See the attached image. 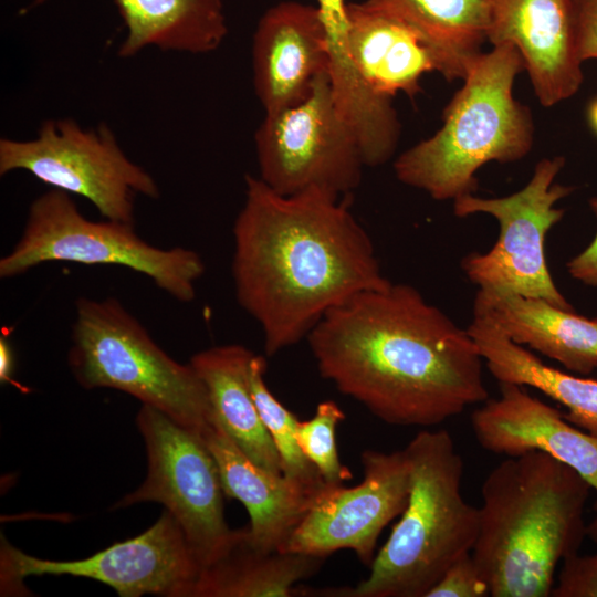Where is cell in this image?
Returning <instances> with one entry per match:
<instances>
[{
  "label": "cell",
  "instance_id": "7a4b0ae2",
  "mask_svg": "<svg viewBox=\"0 0 597 597\" xmlns=\"http://www.w3.org/2000/svg\"><path fill=\"white\" fill-rule=\"evenodd\" d=\"M232 232L235 297L260 325L268 356L355 294L390 284L347 205L320 190L283 196L247 175Z\"/></svg>",
  "mask_w": 597,
  "mask_h": 597
},
{
  "label": "cell",
  "instance_id": "d6986e66",
  "mask_svg": "<svg viewBox=\"0 0 597 597\" xmlns=\"http://www.w3.org/2000/svg\"><path fill=\"white\" fill-rule=\"evenodd\" d=\"M348 46L364 83L392 100L399 93L413 100L420 80L437 72L434 59L420 36L399 19L363 2H348Z\"/></svg>",
  "mask_w": 597,
  "mask_h": 597
},
{
  "label": "cell",
  "instance_id": "277c9868",
  "mask_svg": "<svg viewBox=\"0 0 597 597\" xmlns=\"http://www.w3.org/2000/svg\"><path fill=\"white\" fill-rule=\"evenodd\" d=\"M410 491L400 520L355 587L334 597H426L444 572L471 553L479 510L462 494L463 460L444 429L419 431L404 448Z\"/></svg>",
  "mask_w": 597,
  "mask_h": 597
},
{
  "label": "cell",
  "instance_id": "603a6c76",
  "mask_svg": "<svg viewBox=\"0 0 597 597\" xmlns=\"http://www.w3.org/2000/svg\"><path fill=\"white\" fill-rule=\"evenodd\" d=\"M410 27L447 81L463 80L488 41L486 0H365Z\"/></svg>",
  "mask_w": 597,
  "mask_h": 597
},
{
  "label": "cell",
  "instance_id": "9c48e42d",
  "mask_svg": "<svg viewBox=\"0 0 597 597\" xmlns=\"http://www.w3.org/2000/svg\"><path fill=\"white\" fill-rule=\"evenodd\" d=\"M564 165L563 156L541 159L526 186L506 197L470 193L453 200L457 217L488 213L500 224L490 251L467 254L461 261L463 273L479 290L540 297L575 311L554 284L544 251L547 232L565 212L555 203L573 191L554 184Z\"/></svg>",
  "mask_w": 597,
  "mask_h": 597
},
{
  "label": "cell",
  "instance_id": "52a82bcc",
  "mask_svg": "<svg viewBox=\"0 0 597 597\" xmlns=\"http://www.w3.org/2000/svg\"><path fill=\"white\" fill-rule=\"evenodd\" d=\"M121 265L150 279L179 302H191L205 263L182 247L161 249L143 240L134 224L84 217L70 193L50 189L30 205L22 234L0 260V276L24 274L43 263Z\"/></svg>",
  "mask_w": 597,
  "mask_h": 597
},
{
  "label": "cell",
  "instance_id": "ba28073f",
  "mask_svg": "<svg viewBox=\"0 0 597 597\" xmlns=\"http://www.w3.org/2000/svg\"><path fill=\"white\" fill-rule=\"evenodd\" d=\"M15 170L84 197L105 219L125 223L134 224L136 196L160 195L156 180L127 157L105 123L83 128L73 118H51L32 139L2 137L0 175Z\"/></svg>",
  "mask_w": 597,
  "mask_h": 597
},
{
  "label": "cell",
  "instance_id": "9a60e30c",
  "mask_svg": "<svg viewBox=\"0 0 597 597\" xmlns=\"http://www.w3.org/2000/svg\"><path fill=\"white\" fill-rule=\"evenodd\" d=\"M253 87L274 113L303 101L328 72L327 38L316 6L281 1L260 18L251 46Z\"/></svg>",
  "mask_w": 597,
  "mask_h": 597
},
{
  "label": "cell",
  "instance_id": "e0dca14e",
  "mask_svg": "<svg viewBox=\"0 0 597 597\" xmlns=\"http://www.w3.org/2000/svg\"><path fill=\"white\" fill-rule=\"evenodd\" d=\"M202 439L217 462L224 494L249 514L250 543L263 552L282 551L321 490L255 464L212 417Z\"/></svg>",
  "mask_w": 597,
  "mask_h": 597
},
{
  "label": "cell",
  "instance_id": "ac0fdd59",
  "mask_svg": "<svg viewBox=\"0 0 597 597\" xmlns=\"http://www.w3.org/2000/svg\"><path fill=\"white\" fill-rule=\"evenodd\" d=\"M473 312L489 317L515 344L527 345L569 371L588 375L597 368V317L544 298L486 290L476 292Z\"/></svg>",
  "mask_w": 597,
  "mask_h": 597
},
{
  "label": "cell",
  "instance_id": "4fadbf2b",
  "mask_svg": "<svg viewBox=\"0 0 597 597\" xmlns=\"http://www.w3.org/2000/svg\"><path fill=\"white\" fill-rule=\"evenodd\" d=\"M363 481L352 488L326 484L282 551L326 558L353 551L364 565L375 557L383 530L405 510L410 470L404 449L362 452Z\"/></svg>",
  "mask_w": 597,
  "mask_h": 597
},
{
  "label": "cell",
  "instance_id": "5b68a950",
  "mask_svg": "<svg viewBox=\"0 0 597 597\" xmlns=\"http://www.w3.org/2000/svg\"><path fill=\"white\" fill-rule=\"evenodd\" d=\"M522 71L523 59L511 44L482 52L443 109L442 126L396 158L397 179L434 200H455L478 189L475 172L483 165L526 156L533 146V119L513 96Z\"/></svg>",
  "mask_w": 597,
  "mask_h": 597
},
{
  "label": "cell",
  "instance_id": "83f0119b",
  "mask_svg": "<svg viewBox=\"0 0 597 597\" xmlns=\"http://www.w3.org/2000/svg\"><path fill=\"white\" fill-rule=\"evenodd\" d=\"M552 596L597 597V553H577L564 559Z\"/></svg>",
  "mask_w": 597,
  "mask_h": 597
},
{
  "label": "cell",
  "instance_id": "d4e9b609",
  "mask_svg": "<svg viewBox=\"0 0 597 597\" xmlns=\"http://www.w3.org/2000/svg\"><path fill=\"white\" fill-rule=\"evenodd\" d=\"M265 369V358L254 353L249 364V385L261 420L280 457L282 473L312 490H322L326 483L297 441L300 420L270 391L264 379Z\"/></svg>",
  "mask_w": 597,
  "mask_h": 597
},
{
  "label": "cell",
  "instance_id": "30bf717a",
  "mask_svg": "<svg viewBox=\"0 0 597 597\" xmlns=\"http://www.w3.org/2000/svg\"><path fill=\"white\" fill-rule=\"evenodd\" d=\"M136 423L146 447V479L112 509L142 502L163 504L201 566L210 565L235 536L224 517L226 494L212 453L201 437L151 406L142 405Z\"/></svg>",
  "mask_w": 597,
  "mask_h": 597
},
{
  "label": "cell",
  "instance_id": "cb8c5ba5",
  "mask_svg": "<svg viewBox=\"0 0 597 597\" xmlns=\"http://www.w3.org/2000/svg\"><path fill=\"white\" fill-rule=\"evenodd\" d=\"M295 552H263L248 536V525L235 531L229 549L201 572L188 597H293L303 596L296 586L313 576L324 563Z\"/></svg>",
  "mask_w": 597,
  "mask_h": 597
},
{
  "label": "cell",
  "instance_id": "7c38bea8",
  "mask_svg": "<svg viewBox=\"0 0 597 597\" xmlns=\"http://www.w3.org/2000/svg\"><path fill=\"white\" fill-rule=\"evenodd\" d=\"M201 564L181 527L168 512L142 534L116 542L83 559L55 561L29 555L6 538L0 547L1 595L24 593L30 576L69 575L98 580L121 597L146 594L188 597Z\"/></svg>",
  "mask_w": 597,
  "mask_h": 597
},
{
  "label": "cell",
  "instance_id": "6da1fadb",
  "mask_svg": "<svg viewBox=\"0 0 597 597\" xmlns=\"http://www.w3.org/2000/svg\"><path fill=\"white\" fill-rule=\"evenodd\" d=\"M306 339L321 376L391 426L433 427L489 399L467 328L408 284L355 294Z\"/></svg>",
  "mask_w": 597,
  "mask_h": 597
},
{
  "label": "cell",
  "instance_id": "8992f818",
  "mask_svg": "<svg viewBox=\"0 0 597 597\" xmlns=\"http://www.w3.org/2000/svg\"><path fill=\"white\" fill-rule=\"evenodd\" d=\"M67 362L85 389L124 391L201 438L211 425L207 389L193 367L168 356L115 297L76 300Z\"/></svg>",
  "mask_w": 597,
  "mask_h": 597
},
{
  "label": "cell",
  "instance_id": "f1b7e54d",
  "mask_svg": "<svg viewBox=\"0 0 597 597\" xmlns=\"http://www.w3.org/2000/svg\"><path fill=\"white\" fill-rule=\"evenodd\" d=\"M573 10L579 57L597 60V0H573Z\"/></svg>",
  "mask_w": 597,
  "mask_h": 597
},
{
  "label": "cell",
  "instance_id": "7402d4cb",
  "mask_svg": "<svg viewBox=\"0 0 597 597\" xmlns=\"http://www.w3.org/2000/svg\"><path fill=\"white\" fill-rule=\"evenodd\" d=\"M467 331L478 345L488 370L499 383L542 391L567 408L564 413L567 421L597 437V380L577 377L544 364L481 313L473 312Z\"/></svg>",
  "mask_w": 597,
  "mask_h": 597
},
{
  "label": "cell",
  "instance_id": "ffe728a7",
  "mask_svg": "<svg viewBox=\"0 0 597 597\" xmlns=\"http://www.w3.org/2000/svg\"><path fill=\"white\" fill-rule=\"evenodd\" d=\"M253 354L240 344L219 345L196 353L189 364L207 389L211 417L227 436L255 464L282 473L280 457L249 385Z\"/></svg>",
  "mask_w": 597,
  "mask_h": 597
},
{
  "label": "cell",
  "instance_id": "d6a6232c",
  "mask_svg": "<svg viewBox=\"0 0 597 597\" xmlns=\"http://www.w3.org/2000/svg\"><path fill=\"white\" fill-rule=\"evenodd\" d=\"M588 117L593 129L597 133V100H595L588 111Z\"/></svg>",
  "mask_w": 597,
  "mask_h": 597
},
{
  "label": "cell",
  "instance_id": "4dcf8cb0",
  "mask_svg": "<svg viewBox=\"0 0 597 597\" xmlns=\"http://www.w3.org/2000/svg\"><path fill=\"white\" fill-rule=\"evenodd\" d=\"M14 370L13 349L4 336L0 337V380L9 383L12 380Z\"/></svg>",
  "mask_w": 597,
  "mask_h": 597
},
{
  "label": "cell",
  "instance_id": "1f68e13d",
  "mask_svg": "<svg viewBox=\"0 0 597 597\" xmlns=\"http://www.w3.org/2000/svg\"><path fill=\"white\" fill-rule=\"evenodd\" d=\"M587 537L597 545V516L587 523Z\"/></svg>",
  "mask_w": 597,
  "mask_h": 597
},
{
  "label": "cell",
  "instance_id": "484cf974",
  "mask_svg": "<svg viewBox=\"0 0 597 597\" xmlns=\"http://www.w3.org/2000/svg\"><path fill=\"white\" fill-rule=\"evenodd\" d=\"M344 419L345 413L339 406L333 400H325L317 405L311 419L300 420L297 425L302 452L329 485L343 484L353 476L341 462L336 446V428Z\"/></svg>",
  "mask_w": 597,
  "mask_h": 597
},
{
  "label": "cell",
  "instance_id": "5bb4252c",
  "mask_svg": "<svg viewBox=\"0 0 597 597\" xmlns=\"http://www.w3.org/2000/svg\"><path fill=\"white\" fill-rule=\"evenodd\" d=\"M488 41L520 52L538 102L545 106L577 93L583 83L573 0H486Z\"/></svg>",
  "mask_w": 597,
  "mask_h": 597
},
{
  "label": "cell",
  "instance_id": "f546056e",
  "mask_svg": "<svg viewBox=\"0 0 597 597\" xmlns=\"http://www.w3.org/2000/svg\"><path fill=\"white\" fill-rule=\"evenodd\" d=\"M589 206L597 217V197L589 200ZM566 268L573 279L597 287V233L584 251L567 262Z\"/></svg>",
  "mask_w": 597,
  "mask_h": 597
},
{
  "label": "cell",
  "instance_id": "2e32d148",
  "mask_svg": "<svg viewBox=\"0 0 597 597\" xmlns=\"http://www.w3.org/2000/svg\"><path fill=\"white\" fill-rule=\"evenodd\" d=\"M499 384V397L485 400L471 415L478 443L499 455L546 453L577 471L597 495V437L576 428L523 386Z\"/></svg>",
  "mask_w": 597,
  "mask_h": 597
},
{
  "label": "cell",
  "instance_id": "8fae6325",
  "mask_svg": "<svg viewBox=\"0 0 597 597\" xmlns=\"http://www.w3.org/2000/svg\"><path fill=\"white\" fill-rule=\"evenodd\" d=\"M254 144L259 178L280 195L315 189L341 199L360 185L363 154L337 109L328 72L300 103L265 113Z\"/></svg>",
  "mask_w": 597,
  "mask_h": 597
},
{
  "label": "cell",
  "instance_id": "44dd1931",
  "mask_svg": "<svg viewBox=\"0 0 597 597\" xmlns=\"http://www.w3.org/2000/svg\"><path fill=\"white\" fill-rule=\"evenodd\" d=\"M49 0H33L30 8ZM127 34L118 48L132 57L148 46L161 51L205 54L228 34L222 0H115Z\"/></svg>",
  "mask_w": 597,
  "mask_h": 597
},
{
  "label": "cell",
  "instance_id": "3957f363",
  "mask_svg": "<svg viewBox=\"0 0 597 597\" xmlns=\"http://www.w3.org/2000/svg\"><path fill=\"white\" fill-rule=\"evenodd\" d=\"M590 490L573 468L538 451L507 457L489 472L471 555L490 596H552L558 565L587 537Z\"/></svg>",
  "mask_w": 597,
  "mask_h": 597
},
{
  "label": "cell",
  "instance_id": "4316f807",
  "mask_svg": "<svg viewBox=\"0 0 597 597\" xmlns=\"http://www.w3.org/2000/svg\"><path fill=\"white\" fill-rule=\"evenodd\" d=\"M489 586L471 553L453 563L426 597H485Z\"/></svg>",
  "mask_w": 597,
  "mask_h": 597
}]
</instances>
